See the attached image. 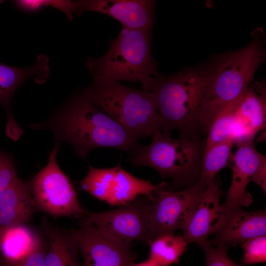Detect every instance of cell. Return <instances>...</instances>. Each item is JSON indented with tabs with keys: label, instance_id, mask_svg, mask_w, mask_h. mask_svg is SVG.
I'll return each instance as SVG.
<instances>
[{
	"label": "cell",
	"instance_id": "obj_1",
	"mask_svg": "<svg viewBox=\"0 0 266 266\" xmlns=\"http://www.w3.org/2000/svg\"><path fill=\"white\" fill-rule=\"evenodd\" d=\"M210 80V70L195 68L167 76L160 74L141 83V89L154 97L164 133L170 135L177 130L180 136L197 137L204 133Z\"/></svg>",
	"mask_w": 266,
	"mask_h": 266
},
{
	"label": "cell",
	"instance_id": "obj_2",
	"mask_svg": "<svg viewBox=\"0 0 266 266\" xmlns=\"http://www.w3.org/2000/svg\"><path fill=\"white\" fill-rule=\"evenodd\" d=\"M59 140L70 145L81 157L107 147L132 155L140 145L112 118L83 94L74 98L49 127Z\"/></svg>",
	"mask_w": 266,
	"mask_h": 266
},
{
	"label": "cell",
	"instance_id": "obj_3",
	"mask_svg": "<svg viewBox=\"0 0 266 266\" xmlns=\"http://www.w3.org/2000/svg\"><path fill=\"white\" fill-rule=\"evenodd\" d=\"M99 109L122 126L136 140L163 130L153 94L107 78L93 79L83 90Z\"/></svg>",
	"mask_w": 266,
	"mask_h": 266
},
{
	"label": "cell",
	"instance_id": "obj_4",
	"mask_svg": "<svg viewBox=\"0 0 266 266\" xmlns=\"http://www.w3.org/2000/svg\"><path fill=\"white\" fill-rule=\"evenodd\" d=\"M152 30L122 27L118 35L110 40L106 53L98 58L88 57L86 66L93 79L142 83L160 74L152 57Z\"/></svg>",
	"mask_w": 266,
	"mask_h": 266
},
{
	"label": "cell",
	"instance_id": "obj_5",
	"mask_svg": "<svg viewBox=\"0 0 266 266\" xmlns=\"http://www.w3.org/2000/svg\"><path fill=\"white\" fill-rule=\"evenodd\" d=\"M152 136L149 145H140L131 155L133 166L154 168L177 187L199 181L205 141L197 137L174 139L161 131H156Z\"/></svg>",
	"mask_w": 266,
	"mask_h": 266
},
{
	"label": "cell",
	"instance_id": "obj_6",
	"mask_svg": "<svg viewBox=\"0 0 266 266\" xmlns=\"http://www.w3.org/2000/svg\"><path fill=\"white\" fill-rule=\"evenodd\" d=\"M265 59L264 49L256 39L245 47L217 59L210 70L209 101L204 117L206 126L220 108L240 98Z\"/></svg>",
	"mask_w": 266,
	"mask_h": 266
},
{
	"label": "cell",
	"instance_id": "obj_7",
	"mask_svg": "<svg viewBox=\"0 0 266 266\" xmlns=\"http://www.w3.org/2000/svg\"><path fill=\"white\" fill-rule=\"evenodd\" d=\"M59 143L49 154L46 166L31 182L38 210L53 216H82L87 212L79 203L70 179L60 168L57 156Z\"/></svg>",
	"mask_w": 266,
	"mask_h": 266
},
{
	"label": "cell",
	"instance_id": "obj_8",
	"mask_svg": "<svg viewBox=\"0 0 266 266\" xmlns=\"http://www.w3.org/2000/svg\"><path fill=\"white\" fill-rule=\"evenodd\" d=\"M206 187L199 181L177 191L168 188L166 183L157 185L148 197L150 241L161 234L182 230Z\"/></svg>",
	"mask_w": 266,
	"mask_h": 266
},
{
	"label": "cell",
	"instance_id": "obj_9",
	"mask_svg": "<svg viewBox=\"0 0 266 266\" xmlns=\"http://www.w3.org/2000/svg\"><path fill=\"white\" fill-rule=\"evenodd\" d=\"M80 185L95 198L118 207L129 204L140 195L149 197L157 188L150 181L134 176L119 165L108 168L89 165L88 172Z\"/></svg>",
	"mask_w": 266,
	"mask_h": 266
},
{
	"label": "cell",
	"instance_id": "obj_10",
	"mask_svg": "<svg viewBox=\"0 0 266 266\" xmlns=\"http://www.w3.org/2000/svg\"><path fill=\"white\" fill-rule=\"evenodd\" d=\"M86 216L108 237L128 243L150 241V200L145 195L117 209L96 213L87 211Z\"/></svg>",
	"mask_w": 266,
	"mask_h": 266
},
{
	"label": "cell",
	"instance_id": "obj_11",
	"mask_svg": "<svg viewBox=\"0 0 266 266\" xmlns=\"http://www.w3.org/2000/svg\"><path fill=\"white\" fill-rule=\"evenodd\" d=\"M80 227L76 232L83 266H132L135 263L131 243L107 237L86 216Z\"/></svg>",
	"mask_w": 266,
	"mask_h": 266
},
{
	"label": "cell",
	"instance_id": "obj_12",
	"mask_svg": "<svg viewBox=\"0 0 266 266\" xmlns=\"http://www.w3.org/2000/svg\"><path fill=\"white\" fill-rule=\"evenodd\" d=\"M222 192L217 176L207 186L182 230L187 243L207 240L223 224L226 209L220 202Z\"/></svg>",
	"mask_w": 266,
	"mask_h": 266
},
{
	"label": "cell",
	"instance_id": "obj_13",
	"mask_svg": "<svg viewBox=\"0 0 266 266\" xmlns=\"http://www.w3.org/2000/svg\"><path fill=\"white\" fill-rule=\"evenodd\" d=\"M153 0H76L75 13L93 11L107 15L118 21L124 27L152 30L155 23Z\"/></svg>",
	"mask_w": 266,
	"mask_h": 266
},
{
	"label": "cell",
	"instance_id": "obj_14",
	"mask_svg": "<svg viewBox=\"0 0 266 266\" xmlns=\"http://www.w3.org/2000/svg\"><path fill=\"white\" fill-rule=\"evenodd\" d=\"M48 62L47 57L40 54L35 63L30 66L17 67L0 63V105L6 114V134L14 140H18L23 132L12 114L11 99L19 87L31 77L36 83L45 82L49 76Z\"/></svg>",
	"mask_w": 266,
	"mask_h": 266
},
{
	"label": "cell",
	"instance_id": "obj_15",
	"mask_svg": "<svg viewBox=\"0 0 266 266\" xmlns=\"http://www.w3.org/2000/svg\"><path fill=\"white\" fill-rule=\"evenodd\" d=\"M264 85L251 83L237 100L231 139L234 144L253 142L265 129L266 100Z\"/></svg>",
	"mask_w": 266,
	"mask_h": 266
},
{
	"label": "cell",
	"instance_id": "obj_16",
	"mask_svg": "<svg viewBox=\"0 0 266 266\" xmlns=\"http://www.w3.org/2000/svg\"><path fill=\"white\" fill-rule=\"evenodd\" d=\"M232 180L223 205L229 208L248 206L253 200L246 191L260 167L266 164V156L259 153L253 142L237 145V149L230 160Z\"/></svg>",
	"mask_w": 266,
	"mask_h": 266
},
{
	"label": "cell",
	"instance_id": "obj_17",
	"mask_svg": "<svg viewBox=\"0 0 266 266\" xmlns=\"http://www.w3.org/2000/svg\"><path fill=\"white\" fill-rule=\"evenodd\" d=\"M224 207L226 209L225 221L216 233L211 244L235 246L252 238L266 235L265 211L260 210L248 212L240 207Z\"/></svg>",
	"mask_w": 266,
	"mask_h": 266
},
{
	"label": "cell",
	"instance_id": "obj_18",
	"mask_svg": "<svg viewBox=\"0 0 266 266\" xmlns=\"http://www.w3.org/2000/svg\"><path fill=\"white\" fill-rule=\"evenodd\" d=\"M37 210L31 182L17 177L0 194V228L25 224Z\"/></svg>",
	"mask_w": 266,
	"mask_h": 266
},
{
	"label": "cell",
	"instance_id": "obj_19",
	"mask_svg": "<svg viewBox=\"0 0 266 266\" xmlns=\"http://www.w3.org/2000/svg\"><path fill=\"white\" fill-rule=\"evenodd\" d=\"M40 236L25 224L0 228L3 266H20L34 249Z\"/></svg>",
	"mask_w": 266,
	"mask_h": 266
},
{
	"label": "cell",
	"instance_id": "obj_20",
	"mask_svg": "<svg viewBox=\"0 0 266 266\" xmlns=\"http://www.w3.org/2000/svg\"><path fill=\"white\" fill-rule=\"evenodd\" d=\"M43 230L48 241L44 266H80L76 231L57 228L45 221Z\"/></svg>",
	"mask_w": 266,
	"mask_h": 266
},
{
	"label": "cell",
	"instance_id": "obj_21",
	"mask_svg": "<svg viewBox=\"0 0 266 266\" xmlns=\"http://www.w3.org/2000/svg\"><path fill=\"white\" fill-rule=\"evenodd\" d=\"M188 243L183 237L174 233L161 234L149 242V259L158 266H169L179 262Z\"/></svg>",
	"mask_w": 266,
	"mask_h": 266
},
{
	"label": "cell",
	"instance_id": "obj_22",
	"mask_svg": "<svg viewBox=\"0 0 266 266\" xmlns=\"http://www.w3.org/2000/svg\"><path fill=\"white\" fill-rule=\"evenodd\" d=\"M234 144L232 140L229 139L204 150L199 180L200 183L207 186L219 171L228 165Z\"/></svg>",
	"mask_w": 266,
	"mask_h": 266
},
{
	"label": "cell",
	"instance_id": "obj_23",
	"mask_svg": "<svg viewBox=\"0 0 266 266\" xmlns=\"http://www.w3.org/2000/svg\"><path fill=\"white\" fill-rule=\"evenodd\" d=\"M238 100L221 107L214 115L207 129L204 150L231 139Z\"/></svg>",
	"mask_w": 266,
	"mask_h": 266
},
{
	"label": "cell",
	"instance_id": "obj_24",
	"mask_svg": "<svg viewBox=\"0 0 266 266\" xmlns=\"http://www.w3.org/2000/svg\"><path fill=\"white\" fill-rule=\"evenodd\" d=\"M244 251L243 265H252L266 261V235L255 237L241 243Z\"/></svg>",
	"mask_w": 266,
	"mask_h": 266
},
{
	"label": "cell",
	"instance_id": "obj_25",
	"mask_svg": "<svg viewBox=\"0 0 266 266\" xmlns=\"http://www.w3.org/2000/svg\"><path fill=\"white\" fill-rule=\"evenodd\" d=\"M198 245L204 251L205 266H238L229 258L228 246L218 245L214 248L208 240Z\"/></svg>",
	"mask_w": 266,
	"mask_h": 266
},
{
	"label": "cell",
	"instance_id": "obj_26",
	"mask_svg": "<svg viewBox=\"0 0 266 266\" xmlns=\"http://www.w3.org/2000/svg\"><path fill=\"white\" fill-rule=\"evenodd\" d=\"M17 177L13 161L9 157L0 153V194Z\"/></svg>",
	"mask_w": 266,
	"mask_h": 266
},
{
	"label": "cell",
	"instance_id": "obj_27",
	"mask_svg": "<svg viewBox=\"0 0 266 266\" xmlns=\"http://www.w3.org/2000/svg\"><path fill=\"white\" fill-rule=\"evenodd\" d=\"M47 247L40 236L34 249L20 266H44Z\"/></svg>",
	"mask_w": 266,
	"mask_h": 266
},
{
	"label": "cell",
	"instance_id": "obj_28",
	"mask_svg": "<svg viewBox=\"0 0 266 266\" xmlns=\"http://www.w3.org/2000/svg\"><path fill=\"white\" fill-rule=\"evenodd\" d=\"M132 266H158L155 263L149 258L142 262L134 263Z\"/></svg>",
	"mask_w": 266,
	"mask_h": 266
}]
</instances>
